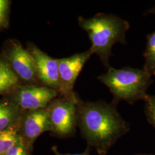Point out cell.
Instances as JSON below:
<instances>
[{"instance_id":"5","label":"cell","mask_w":155,"mask_h":155,"mask_svg":"<svg viewBox=\"0 0 155 155\" xmlns=\"http://www.w3.org/2000/svg\"><path fill=\"white\" fill-rule=\"evenodd\" d=\"M93 54L92 51L89 48L84 52L75 54L70 57L57 59L60 84L59 93L61 97H75L76 93L73 89L76 80L85 63Z\"/></svg>"},{"instance_id":"3","label":"cell","mask_w":155,"mask_h":155,"mask_svg":"<svg viewBox=\"0 0 155 155\" xmlns=\"http://www.w3.org/2000/svg\"><path fill=\"white\" fill-rule=\"evenodd\" d=\"M152 77L143 69L130 66L116 69L110 67L97 79L109 89L113 97L111 103L117 105L121 101L130 105L144 101L148 89L153 82Z\"/></svg>"},{"instance_id":"11","label":"cell","mask_w":155,"mask_h":155,"mask_svg":"<svg viewBox=\"0 0 155 155\" xmlns=\"http://www.w3.org/2000/svg\"><path fill=\"white\" fill-rule=\"evenodd\" d=\"M147 13L155 15V7L150 9ZM143 56L145 62L143 69L152 77H155V31L147 36V45Z\"/></svg>"},{"instance_id":"16","label":"cell","mask_w":155,"mask_h":155,"mask_svg":"<svg viewBox=\"0 0 155 155\" xmlns=\"http://www.w3.org/2000/svg\"><path fill=\"white\" fill-rule=\"evenodd\" d=\"M8 8L9 1L7 0H0V29L5 25Z\"/></svg>"},{"instance_id":"18","label":"cell","mask_w":155,"mask_h":155,"mask_svg":"<svg viewBox=\"0 0 155 155\" xmlns=\"http://www.w3.org/2000/svg\"><path fill=\"white\" fill-rule=\"evenodd\" d=\"M134 155H155L154 154H136Z\"/></svg>"},{"instance_id":"17","label":"cell","mask_w":155,"mask_h":155,"mask_svg":"<svg viewBox=\"0 0 155 155\" xmlns=\"http://www.w3.org/2000/svg\"><path fill=\"white\" fill-rule=\"evenodd\" d=\"M90 148L87 147V149L85 151H84L82 153H76V154H70V153H62L61 152H60L58 150V148L54 146L52 148V150L54 152V155H90Z\"/></svg>"},{"instance_id":"8","label":"cell","mask_w":155,"mask_h":155,"mask_svg":"<svg viewBox=\"0 0 155 155\" xmlns=\"http://www.w3.org/2000/svg\"><path fill=\"white\" fill-rule=\"evenodd\" d=\"M6 56L13 70L24 81L31 82L37 76L33 56L19 43H12Z\"/></svg>"},{"instance_id":"6","label":"cell","mask_w":155,"mask_h":155,"mask_svg":"<svg viewBox=\"0 0 155 155\" xmlns=\"http://www.w3.org/2000/svg\"><path fill=\"white\" fill-rule=\"evenodd\" d=\"M18 131L24 143L31 152L36 140L43 133L51 131L50 116L47 108L26 111L22 113Z\"/></svg>"},{"instance_id":"14","label":"cell","mask_w":155,"mask_h":155,"mask_svg":"<svg viewBox=\"0 0 155 155\" xmlns=\"http://www.w3.org/2000/svg\"><path fill=\"white\" fill-rule=\"evenodd\" d=\"M144 112L147 121L155 129V95L148 94L144 100Z\"/></svg>"},{"instance_id":"10","label":"cell","mask_w":155,"mask_h":155,"mask_svg":"<svg viewBox=\"0 0 155 155\" xmlns=\"http://www.w3.org/2000/svg\"><path fill=\"white\" fill-rule=\"evenodd\" d=\"M22 112L11 101H0V132L18 125Z\"/></svg>"},{"instance_id":"2","label":"cell","mask_w":155,"mask_h":155,"mask_svg":"<svg viewBox=\"0 0 155 155\" xmlns=\"http://www.w3.org/2000/svg\"><path fill=\"white\" fill-rule=\"evenodd\" d=\"M80 27L85 31L91 43L90 49L98 56L107 70L111 49L117 43L127 44L126 32L130 28L129 22L113 14L100 13L90 18L78 17Z\"/></svg>"},{"instance_id":"4","label":"cell","mask_w":155,"mask_h":155,"mask_svg":"<svg viewBox=\"0 0 155 155\" xmlns=\"http://www.w3.org/2000/svg\"><path fill=\"white\" fill-rule=\"evenodd\" d=\"M78 94L75 97L55 98L47 106L52 136L66 139L75 136L77 128Z\"/></svg>"},{"instance_id":"13","label":"cell","mask_w":155,"mask_h":155,"mask_svg":"<svg viewBox=\"0 0 155 155\" xmlns=\"http://www.w3.org/2000/svg\"><path fill=\"white\" fill-rule=\"evenodd\" d=\"M18 125L0 132V155H5L21 139Z\"/></svg>"},{"instance_id":"9","label":"cell","mask_w":155,"mask_h":155,"mask_svg":"<svg viewBox=\"0 0 155 155\" xmlns=\"http://www.w3.org/2000/svg\"><path fill=\"white\" fill-rule=\"evenodd\" d=\"M37 76L45 86L56 90L60 88L59 74L57 59L48 55L37 47L32 48Z\"/></svg>"},{"instance_id":"15","label":"cell","mask_w":155,"mask_h":155,"mask_svg":"<svg viewBox=\"0 0 155 155\" xmlns=\"http://www.w3.org/2000/svg\"><path fill=\"white\" fill-rule=\"evenodd\" d=\"M29 152L21 138L5 155H29Z\"/></svg>"},{"instance_id":"1","label":"cell","mask_w":155,"mask_h":155,"mask_svg":"<svg viewBox=\"0 0 155 155\" xmlns=\"http://www.w3.org/2000/svg\"><path fill=\"white\" fill-rule=\"evenodd\" d=\"M77 127L87 144L100 155H106L117 141L130 131V126L117 105L104 101H84L78 94Z\"/></svg>"},{"instance_id":"7","label":"cell","mask_w":155,"mask_h":155,"mask_svg":"<svg viewBox=\"0 0 155 155\" xmlns=\"http://www.w3.org/2000/svg\"><path fill=\"white\" fill-rule=\"evenodd\" d=\"M58 94L56 90L46 86H21L11 101L22 111L35 110L46 108Z\"/></svg>"},{"instance_id":"12","label":"cell","mask_w":155,"mask_h":155,"mask_svg":"<svg viewBox=\"0 0 155 155\" xmlns=\"http://www.w3.org/2000/svg\"><path fill=\"white\" fill-rule=\"evenodd\" d=\"M18 77L6 60H0V94L16 86Z\"/></svg>"}]
</instances>
